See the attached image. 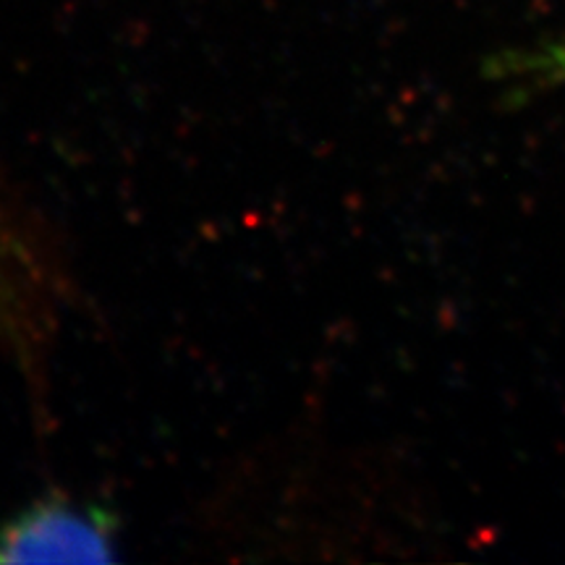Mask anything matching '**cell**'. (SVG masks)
<instances>
[{
	"label": "cell",
	"mask_w": 565,
	"mask_h": 565,
	"mask_svg": "<svg viewBox=\"0 0 565 565\" xmlns=\"http://www.w3.org/2000/svg\"><path fill=\"white\" fill-rule=\"evenodd\" d=\"M118 519L108 508L53 492L0 524V563L118 561Z\"/></svg>",
	"instance_id": "cell-1"
}]
</instances>
